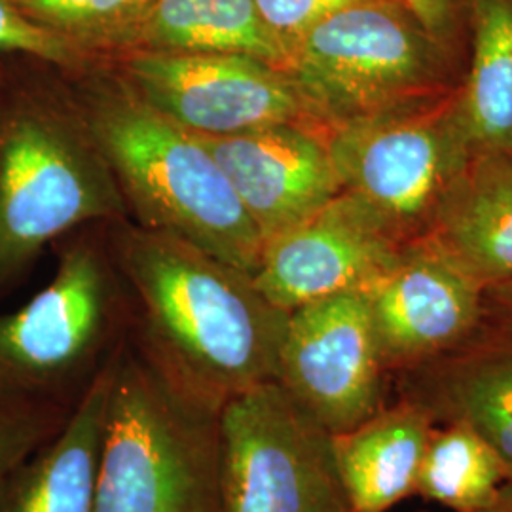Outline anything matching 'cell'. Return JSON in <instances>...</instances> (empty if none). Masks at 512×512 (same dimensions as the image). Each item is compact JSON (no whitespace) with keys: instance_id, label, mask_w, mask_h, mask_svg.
I'll return each mask as SVG.
<instances>
[{"instance_id":"6da1fadb","label":"cell","mask_w":512,"mask_h":512,"mask_svg":"<svg viewBox=\"0 0 512 512\" xmlns=\"http://www.w3.org/2000/svg\"><path fill=\"white\" fill-rule=\"evenodd\" d=\"M124 270L141 311L139 351L169 380L222 408L277 378L289 313L253 275L165 234L131 239Z\"/></svg>"},{"instance_id":"7a4b0ae2","label":"cell","mask_w":512,"mask_h":512,"mask_svg":"<svg viewBox=\"0 0 512 512\" xmlns=\"http://www.w3.org/2000/svg\"><path fill=\"white\" fill-rule=\"evenodd\" d=\"M220 410L120 346L97 465V512H219Z\"/></svg>"},{"instance_id":"3957f363","label":"cell","mask_w":512,"mask_h":512,"mask_svg":"<svg viewBox=\"0 0 512 512\" xmlns=\"http://www.w3.org/2000/svg\"><path fill=\"white\" fill-rule=\"evenodd\" d=\"M95 133L147 224L255 274L264 239L200 135L141 99L103 107Z\"/></svg>"},{"instance_id":"277c9868","label":"cell","mask_w":512,"mask_h":512,"mask_svg":"<svg viewBox=\"0 0 512 512\" xmlns=\"http://www.w3.org/2000/svg\"><path fill=\"white\" fill-rule=\"evenodd\" d=\"M116 311L109 277L88 249L65 253L52 283L0 319V410L73 412L110 361H99Z\"/></svg>"},{"instance_id":"5b68a950","label":"cell","mask_w":512,"mask_h":512,"mask_svg":"<svg viewBox=\"0 0 512 512\" xmlns=\"http://www.w3.org/2000/svg\"><path fill=\"white\" fill-rule=\"evenodd\" d=\"M219 512H351L332 435L275 380L220 410Z\"/></svg>"},{"instance_id":"8992f818","label":"cell","mask_w":512,"mask_h":512,"mask_svg":"<svg viewBox=\"0 0 512 512\" xmlns=\"http://www.w3.org/2000/svg\"><path fill=\"white\" fill-rule=\"evenodd\" d=\"M435 59L437 40L399 0H361L311 27L285 71L306 112L342 126L393 109Z\"/></svg>"},{"instance_id":"52a82bcc","label":"cell","mask_w":512,"mask_h":512,"mask_svg":"<svg viewBox=\"0 0 512 512\" xmlns=\"http://www.w3.org/2000/svg\"><path fill=\"white\" fill-rule=\"evenodd\" d=\"M110 205L97 165L55 112L25 99L0 112V294L48 241Z\"/></svg>"},{"instance_id":"ba28073f","label":"cell","mask_w":512,"mask_h":512,"mask_svg":"<svg viewBox=\"0 0 512 512\" xmlns=\"http://www.w3.org/2000/svg\"><path fill=\"white\" fill-rule=\"evenodd\" d=\"M384 370L363 291L289 313L275 382L330 435L346 433L384 406Z\"/></svg>"},{"instance_id":"9c48e42d","label":"cell","mask_w":512,"mask_h":512,"mask_svg":"<svg viewBox=\"0 0 512 512\" xmlns=\"http://www.w3.org/2000/svg\"><path fill=\"white\" fill-rule=\"evenodd\" d=\"M463 143L459 120L389 109L338 126L327 145L340 190L393 230L421 217L452 186Z\"/></svg>"},{"instance_id":"30bf717a","label":"cell","mask_w":512,"mask_h":512,"mask_svg":"<svg viewBox=\"0 0 512 512\" xmlns=\"http://www.w3.org/2000/svg\"><path fill=\"white\" fill-rule=\"evenodd\" d=\"M128 73L137 99L203 137L293 124L306 112L287 71L251 55L139 50Z\"/></svg>"},{"instance_id":"8fae6325","label":"cell","mask_w":512,"mask_h":512,"mask_svg":"<svg viewBox=\"0 0 512 512\" xmlns=\"http://www.w3.org/2000/svg\"><path fill=\"white\" fill-rule=\"evenodd\" d=\"M391 228L340 192L310 219L264 243L253 283L277 310L366 287L397 260Z\"/></svg>"},{"instance_id":"7c38bea8","label":"cell","mask_w":512,"mask_h":512,"mask_svg":"<svg viewBox=\"0 0 512 512\" xmlns=\"http://www.w3.org/2000/svg\"><path fill=\"white\" fill-rule=\"evenodd\" d=\"M482 287L439 249L399 255L363 293L385 368H414L465 344Z\"/></svg>"},{"instance_id":"4fadbf2b","label":"cell","mask_w":512,"mask_h":512,"mask_svg":"<svg viewBox=\"0 0 512 512\" xmlns=\"http://www.w3.org/2000/svg\"><path fill=\"white\" fill-rule=\"evenodd\" d=\"M202 137L264 243L310 219L342 190L329 145L293 124Z\"/></svg>"},{"instance_id":"5bb4252c","label":"cell","mask_w":512,"mask_h":512,"mask_svg":"<svg viewBox=\"0 0 512 512\" xmlns=\"http://www.w3.org/2000/svg\"><path fill=\"white\" fill-rule=\"evenodd\" d=\"M406 372L401 399L418 404L435 425L473 429L512 478V340L452 349Z\"/></svg>"},{"instance_id":"9a60e30c","label":"cell","mask_w":512,"mask_h":512,"mask_svg":"<svg viewBox=\"0 0 512 512\" xmlns=\"http://www.w3.org/2000/svg\"><path fill=\"white\" fill-rule=\"evenodd\" d=\"M112 361L54 437L0 482V512H97V465Z\"/></svg>"},{"instance_id":"2e32d148","label":"cell","mask_w":512,"mask_h":512,"mask_svg":"<svg viewBox=\"0 0 512 512\" xmlns=\"http://www.w3.org/2000/svg\"><path fill=\"white\" fill-rule=\"evenodd\" d=\"M435 421L399 399L346 433L332 435L334 456L351 512H385L416 494Z\"/></svg>"},{"instance_id":"e0dca14e","label":"cell","mask_w":512,"mask_h":512,"mask_svg":"<svg viewBox=\"0 0 512 512\" xmlns=\"http://www.w3.org/2000/svg\"><path fill=\"white\" fill-rule=\"evenodd\" d=\"M480 287L512 279V160L494 154L448 188L437 247Z\"/></svg>"},{"instance_id":"ac0fdd59","label":"cell","mask_w":512,"mask_h":512,"mask_svg":"<svg viewBox=\"0 0 512 512\" xmlns=\"http://www.w3.org/2000/svg\"><path fill=\"white\" fill-rule=\"evenodd\" d=\"M135 46L167 54L251 55L287 67L255 0H152Z\"/></svg>"},{"instance_id":"d6986e66","label":"cell","mask_w":512,"mask_h":512,"mask_svg":"<svg viewBox=\"0 0 512 512\" xmlns=\"http://www.w3.org/2000/svg\"><path fill=\"white\" fill-rule=\"evenodd\" d=\"M473 65L459 116L467 143L512 152V0H471Z\"/></svg>"},{"instance_id":"ffe728a7","label":"cell","mask_w":512,"mask_h":512,"mask_svg":"<svg viewBox=\"0 0 512 512\" xmlns=\"http://www.w3.org/2000/svg\"><path fill=\"white\" fill-rule=\"evenodd\" d=\"M512 478L494 450L463 423H439L421 463L416 494L454 512H478L499 499Z\"/></svg>"},{"instance_id":"44dd1931","label":"cell","mask_w":512,"mask_h":512,"mask_svg":"<svg viewBox=\"0 0 512 512\" xmlns=\"http://www.w3.org/2000/svg\"><path fill=\"white\" fill-rule=\"evenodd\" d=\"M27 18L82 46H135L152 0H10Z\"/></svg>"},{"instance_id":"7402d4cb","label":"cell","mask_w":512,"mask_h":512,"mask_svg":"<svg viewBox=\"0 0 512 512\" xmlns=\"http://www.w3.org/2000/svg\"><path fill=\"white\" fill-rule=\"evenodd\" d=\"M71 412L55 408L0 410V482L63 427Z\"/></svg>"},{"instance_id":"603a6c76","label":"cell","mask_w":512,"mask_h":512,"mask_svg":"<svg viewBox=\"0 0 512 512\" xmlns=\"http://www.w3.org/2000/svg\"><path fill=\"white\" fill-rule=\"evenodd\" d=\"M0 54L31 55L46 63L71 67L82 52L54 31L27 18L10 0H0Z\"/></svg>"},{"instance_id":"cb8c5ba5","label":"cell","mask_w":512,"mask_h":512,"mask_svg":"<svg viewBox=\"0 0 512 512\" xmlns=\"http://www.w3.org/2000/svg\"><path fill=\"white\" fill-rule=\"evenodd\" d=\"M355 2L361 0H255V6L289 65L294 48L311 27Z\"/></svg>"},{"instance_id":"d4e9b609","label":"cell","mask_w":512,"mask_h":512,"mask_svg":"<svg viewBox=\"0 0 512 512\" xmlns=\"http://www.w3.org/2000/svg\"><path fill=\"white\" fill-rule=\"evenodd\" d=\"M421 27L437 42L456 29L461 8L471 0H399Z\"/></svg>"},{"instance_id":"484cf974","label":"cell","mask_w":512,"mask_h":512,"mask_svg":"<svg viewBox=\"0 0 512 512\" xmlns=\"http://www.w3.org/2000/svg\"><path fill=\"white\" fill-rule=\"evenodd\" d=\"M495 298L499 300V304L503 306V310L507 311L509 319L512 321V279L507 283L495 285Z\"/></svg>"},{"instance_id":"4316f807","label":"cell","mask_w":512,"mask_h":512,"mask_svg":"<svg viewBox=\"0 0 512 512\" xmlns=\"http://www.w3.org/2000/svg\"><path fill=\"white\" fill-rule=\"evenodd\" d=\"M478 512H512V482L503 490V494L499 495L495 503H492L488 509Z\"/></svg>"}]
</instances>
